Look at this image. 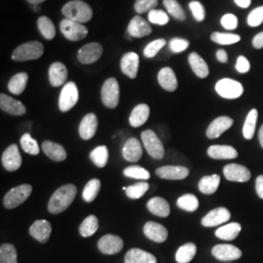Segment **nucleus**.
Instances as JSON below:
<instances>
[{"label":"nucleus","mask_w":263,"mask_h":263,"mask_svg":"<svg viewBox=\"0 0 263 263\" xmlns=\"http://www.w3.org/2000/svg\"><path fill=\"white\" fill-rule=\"evenodd\" d=\"M37 28L43 37L47 40H52L56 36V28L48 17L42 16L37 20Z\"/></svg>","instance_id":"nucleus-38"},{"label":"nucleus","mask_w":263,"mask_h":263,"mask_svg":"<svg viewBox=\"0 0 263 263\" xmlns=\"http://www.w3.org/2000/svg\"><path fill=\"white\" fill-rule=\"evenodd\" d=\"M52 232L51 223L46 219H38L29 228V234L38 242L47 243Z\"/></svg>","instance_id":"nucleus-21"},{"label":"nucleus","mask_w":263,"mask_h":263,"mask_svg":"<svg viewBox=\"0 0 263 263\" xmlns=\"http://www.w3.org/2000/svg\"><path fill=\"white\" fill-rule=\"evenodd\" d=\"M28 76L26 72H20L10 79L8 89L12 94L21 95L26 90L28 85Z\"/></svg>","instance_id":"nucleus-35"},{"label":"nucleus","mask_w":263,"mask_h":263,"mask_svg":"<svg viewBox=\"0 0 263 263\" xmlns=\"http://www.w3.org/2000/svg\"><path fill=\"white\" fill-rule=\"evenodd\" d=\"M2 165L8 172H15L22 166V156L17 144H11L2 154Z\"/></svg>","instance_id":"nucleus-12"},{"label":"nucleus","mask_w":263,"mask_h":263,"mask_svg":"<svg viewBox=\"0 0 263 263\" xmlns=\"http://www.w3.org/2000/svg\"><path fill=\"white\" fill-rule=\"evenodd\" d=\"M255 191L257 196L263 200V175L258 176L255 179Z\"/></svg>","instance_id":"nucleus-57"},{"label":"nucleus","mask_w":263,"mask_h":263,"mask_svg":"<svg viewBox=\"0 0 263 263\" xmlns=\"http://www.w3.org/2000/svg\"><path fill=\"white\" fill-rule=\"evenodd\" d=\"M124 263H157L153 254L141 249H131L125 255Z\"/></svg>","instance_id":"nucleus-30"},{"label":"nucleus","mask_w":263,"mask_h":263,"mask_svg":"<svg viewBox=\"0 0 263 263\" xmlns=\"http://www.w3.org/2000/svg\"><path fill=\"white\" fill-rule=\"evenodd\" d=\"M189 8L191 10L194 19L197 22H203L206 17V11L202 3L199 1H191L189 3Z\"/></svg>","instance_id":"nucleus-54"},{"label":"nucleus","mask_w":263,"mask_h":263,"mask_svg":"<svg viewBox=\"0 0 263 263\" xmlns=\"http://www.w3.org/2000/svg\"><path fill=\"white\" fill-rule=\"evenodd\" d=\"M140 66V57L135 52H129L123 55L120 61L121 71L131 79H135L138 76Z\"/></svg>","instance_id":"nucleus-18"},{"label":"nucleus","mask_w":263,"mask_h":263,"mask_svg":"<svg viewBox=\"0 0 263 263\" xmlns=\"http://www.w3.org/2000/svg\"><path fill=\"white\" fill-rule=\"evenodd\" d=\"M0 263H18L17 250L13 245H1V248H0Z\"/></svg>","instance_id":"nucleus-44"},{"label":"nucleus","mask_w":263,"mask_h":263,"mask_svg":"<svg viewBox=\"0 0 263 263\" xmlns=\"http://www.w3.org/2000/svg\"><path fill=\"white\" fill-rule=\"evenodd\" d=\"M177 206L188 213H193L199 208V200L194 194H184L178 199Z\"/></svg>","instance_id":"nucleus-41"},{"label":"nucleus","mask_w":263,"mask_h":263,"mask_svg":"<svg viewBox=\"0 0 263 263\" xmlns=\"http://www.w3.org/2000/svg\"><path fill=\"white\" fill-rule=\"evenodd\" d=\"M124 243L119 236L106 234L103 236L98 242V248L104 254H118L122 251Z\"/></svg>","instance_id":"nucleus-15"},{"label":"nucleus","mask_w":263,"mask_h":263,"mask_svg":"<svg viewBox=\"0 0 263 263\" xmlns=\"http://www.w3.org/2000/svg\"><path fill=\"white\" fill-rule=\"evenodd\" d=\"M21 146L24 149L26 153H28L30 155H38L39 154V146H38L37 141L34 140L30 134L26 133L23 135V137L21 138Z\"/></svg>","instance_id":"nucleus-46"},{"label":"nucleus","mask_w":263,"mask_h":263,"mask_svg":"<svg viewBox=\"0 0 263 263\" xmlns=\"http://www.w3.org/2000/svg\"><path fill=\"white\" fill-rule=\"evenodd\" d=\"M223 174L227 180L235 182H247L252 178L251 171L240 164H228L223 168Z\"/></svg>","instance_id":"nucleus-14"},{"label":"nucleus","mask_w":263,"mask_h":263,"mask_svg":"<svg viewBox=\"0 0 263 263\" xmlns=\"http://www.w3.org/2000/svg\"><path fill=\"white\" fill-rule=\"evenodd\" d=\"M209 157L216 160L235 159L238 151L231 145H212L208 148Z\"/></svg>","instance_id":"nucleus-27"},{"label":"nucleus","mask_w":263,"mask_h":263,"mask_svg":"<svg viewBox=\"0 0 263 263\" xmlns=\"http://www.w3.org/2000/svg\"><path fill=\"white\" fill-rule=\"evenodd\" d=\"M166 43H167L166 40L163 38H159V39L152 41L149 44H147L146 47L144 48L143 56L147 59L154 58L159 53L160 50L163 49V47L166 45Z\"/></svg>","instance_id":"nucleus-49"},{"label":"nucleus","mask_w":263,"mask_h":263,"mask_svg":"<svg viewBox=\"0 0 263 263\" xmlns=\"http://www.w3.org/2000/svg\"><path fill=\"white\" fill-rule=\"evenodd\" d=\"M156 176L167 180H181L189 176V170L184 166H163L155 171Z\"/></svg>","instance_id":"nucleus-16"},{"label":"nucleus","mask_w":263,"mask_h":263,"mask_svg":"<svg viewBox=\"0 0 263 263\" xmlns=\"http://www.w3.org/2000/svg\"><path fill=\"white\" fill-rule=\"evenodd\" d=\"M233 119L228 116H219L216 118L208 127L206 135L211 140L219 138L224 132L229 130L233 126Z\"/></svg>","instance_id":"nucleus-17"},{"label":"nucleus","mask_w":263,"mask_h":263,"mask_svg":"<svg viewBox=\"0 0 263 263\" xmlns=\"http://www.w3.org/2000/svg\"><path fill=\"white\" fill-rule=\"evenodd\" d=\"M66 19L77 23H88L93 18V10L89 4L82 0H71L66 3L62 9Z\"/></svg>","instance_id":"nucleus-2"},{"label":"nucleus","mask_w":263,"mask_h":263,"mask_svg":"<svg viewBox=\"0 0 263 263\" xmlns=\"http://www.w3.org/2000/svg\"><path fill=\"white\" fill-rule=\"evenodd\" d=\"M247 23L252 28L260 26L263 23V6H258L253 10L248 16Z\"/></svg>","instance_id":"nucleus-51"},{"label":"nucleus","mask_w":263,"mask_h":263,"mask_svg":"<svg viewBox=\"0 0 263 263\" xmlns=\"http://www.w3.org/2000/svg\"><path fill=\"white\" fill-rule=\"evenodd\" d=\"M216 59L218 60V62H220L222 64L226 63L228 60V55H227L226 50H223V49L217 50L216 51Z\"/></svg>","instance_id":"nucleus-59"},{"label":"nucleus","mask_w":263,"mask_h":263,"mask_svg":"<svg viewBox=\"0 0 263 263\" xmlns=\"http://www.w3.org/2000/svg\"><path fill=\"white\" fill-rule=\"evenodd\" d=\"M189 47V41L183 38H173L169 42V48L171 52L174 54H179L185 51Z\"/></svg>","instance_id":"nucleus-53"},{"label":"nucleus","mask_w":263,"mask_h":263,"mask_svg":"<svg viewBox=\"0 0 263 263\" xmlns=\"http://www.w3.org/2000/svg\"><path fill=\"white\" fill-rule=\"evenodd\" d=\"M151 114V108L147 104H140L134 107L129 117V122L132 127L139 128L146 123Z\"/></svg>","instance_id":"nucleus-28"},{"label":"nucleus","mask_w":263,"mask_h":263,"mask_svg":"<svg viewBox=\"0 0 263 263\" xmlns=\"http://www.w3.org/2000/svg\"><path fill=\"white\" fill-rule=\"evenodd\" d=\"M32 192L30 184H22L12 188L3 199V205L6 209H15L28 200Z\"/></svg>","instance_id":"nucleus-5"},{"label":"nucleus","mask_w":263,"mask_h":263,"mask_svg":"<svg viewBox=\"0 0 263 263\" xmlns=\"http://www.w3.org/2000/svg\"><path fill=\"white\" fill-rule=\"evenodd\" d=\"M222 263H231V262H222Z\"/></svg>","instance_id":"nucleus-64"},{"label":"nucleus","mask_w":263,"mask_h":263,"mask_svg":"<svg viewBox=\"0 0 263 263\" xmlns=\"http://www.w3.org/2000/svg\"><path fill=\"white\" fill-rule=\"evenodd\" d=\"M37 5H33V10L34 11H39V8H37Z\"/></svg>","instance_id":"nucleus-63"},{"label":"nucleus","mask_w":263,"mask_h":263,"mask_svg":"<svg viewBox=\"0 0 263 263\" xmlns=\"http://www.w3.org/2000/svg\"><path fill=\"white\" fill-rule=\"evenodd\" d=\"M143 233L155 243H164L168 239L167 228L154 221H147L143 226Z\"/></svg>","instance_id":"nucleus-19"},{"label":"nucleus","mask_w":263,"mask_h":263,"mask_svg":"<svg viewBox=\"0 0 263 263\" xmlns=\"http://www.w3.org/2000/svg\"><path fill=\"white\" fill-rule=\"evenodd\" d=\"M231 217L228 209L224 207L216 208L209 212L201 220V224L204 227H215L227 222Z\"/></svg>","instance_id":"nucleus-13"},{"label":"nucleus","mask_w":263,"mask_h":263,"mask_svg":"<svg viewBox=\"0 0 263 263\" xmlns=\"http://www.w3.org/2000/svg\"><path fill=\"white\" fill-rule=\"evenodd\" d=\"M67 76V68L61 62H55L49 67V81L53 87H60L65 84Z\"/></svg>","instance_id":"nucleus-24"},{"label":"nucleus","mask_w":263,"mask_h":263,"mask_svg":"<svg viewBox=\"0 0 263 263\" xmlns=\"http://www.w3.org/2000/svg\"><path fill=\"white\" fill-rule=\"evenodd\" d=\"M0 108L2 111L14 116H21L27 112V108L22 102L5 94L0 95Z\"/></svg>","instance_id":"nucleus-23"},{"label":"nucleus","mask_w":263,"mask_h":263,"mask_svg":"<svg viewBox=\"0 0 263 263\" xmlns=\"http://www.w3.org/2000/svg\"><path fill=\"white\" fill-rule=\"evenodd\" d=\"M221 26L227 30H233L238 27V19L233 14H226L221 18Z\"/></svg>","instance_id":"nucleus-55"},{"label":"nucleus","mask_w":263,"mask_h":263,"mask_svg":"<svg viewBox=\"0 0 263 263\" xmlns=\"http://www.w3.org/2000/svg\"><path fill=\"white\" fill-rule=\"evenodd\" d=\"M169 16L167 13H165L162 10H151L148 13V21L154 24V25H159V26H165L169 23Z\"/></svg>","instance_id":"nucleus-50"},{"label":"nucleus","mask_w":263,"mask_h":263,"mask_svg":"<svg viewBox=\"0 0 263 263\" xmlns=\"http://www.w3.org/2000/svg\"><path fill=\"white\" fill-rule=\"evenodd\" d=\"M141 141L144 148L154 159L161 160L165 156V148L157 135L152 130L141 133Z\"/></svg>","instance_id":"nucleus-4"},{"label":"nucleus","mask_w":263,"mask_h":263,"mask_svg":"<svg viewBox=\"0 0 263 263\" xmlns=\"http://www.w3.org/2000/svg\"><path fill=\"white\" fill-rule=\"evenodd\" d=\"M89 157L98 168H104L108 161V149L105 145L98 146L92 151Z\"/></svg>","instance_id":"nucleus-39"},{"label":"nucleus","mask_w":263,"mask_h":263,"mask_svg":"<svg viewBox=\"0 0 263 263\" xmlns=\"http://www.w3.org/2000/svg\"><path fill=\"white\" fill-rule=\"evenodd\" d=\"M77 187L74 184H65L58 188L50 198L48 211L53 215H59L65 212L76 199Z\"/></svg>","instance_id":"nucleus-1"},{"label":"nucleus","mask_w":263,"mask_h":263,"mask_svg":"<svg viewBox=\"0 0 263 263\" xmlns=\"http://www.w3.org/2000/svg\"><path fill=\"white\" fill-rule=\"evenodd\" d=\"M158 5V0H136L135 10L138 14L151 12Z\"/></svg>","instance_id":"nucleus-52"},{"label":"nucleus","mask_w":263,"mask_h":263,"mask_svg":"<svg viewBox=\"0 0 263 263\" xmlns=\"http://www.w3.org/2000/svg\"><path fill=\"white\" fill-rule=\"evenodd\" d=\"M28 3H30V4H33V5H37L39 3H42V2H44V1H46V0H27Z\"/></svg>","instance_id":"nucleus-62"},{"label":"nucleus","mask_w":263,"mask_h":263,"mask_svg":"<svg viewBox=\"0 0 263 263\" xmlns=\"http://www.w3.org/2000/svg\"><path fill=\"white\" fill-rule=\"evenodd\" d=\"M100 188H101L100 179H93L89 180L82 193V197L85 202L87 203L93 202L100 192Z\"/></svg>","instance_id":"nucleus-42"},{"label":"nucleus","mask_w":263,"mask_h":263,"mask_svg":"<svg viewBox=\"0 0 263 263\" xmlns=\"http://www.w3.org/2000/svg\"><path fill=\"white\" fill-rule=\"evenodd\" d=\"M257 118H258V111L255 108H253L250 112L248 113L246 117L244 126H243V136L248 141L254 138Z\"/></svg>","instance_id":"nucleus-37"},{"label":"nucleus","mask_w":263,"mask_h":263,"mask_svg":"<svg viewBox=\"0 0 263 263\" xmlns=\"http://www.w3.org/2000/svg\"><path fill=\"white\" fill-rule=\"evenodd\" d=\"M188 63L193 72L199 78H206L210 74V69L204 59L197 53H191L188 57Z\"/></svg>","instance_id":"nucleus-32"},{"label":"nucleus","mask_w":263,"mask_h":263,"mask_svg":"<svg viewBox=\"0 0 263 263\" xmlns=\"http://www.w3.org/2000/svg\"><path fill=\"white\" fill-rule=\"evenodd\" d=\"M163 4L173 18L178 21H184L186 19L184 10L177 0H164Z\"/></svg>","instance_id":"nucleus-43"},{"label":"nucleus","mask_w":263,"mask_h":263,"mask_svg":"<svg viewBox=\"0 0 263 263\" xmlns=\"http://www.w3.org/2000/svg\"><path fill=\"white\" fill-rule=\"evenodd\" d=\"M212 254L222 262H230L239 259L242 256V251L233 245L220 244L213 248Z\"/></svg>","instance_id":"nucleus-11"},{"label":"nucleus","mask_w":263,"mask_h":263,"mask_svg":"<svg viewBox=\"0 0 263 263\" xmlns=\"http://www.w3.org/2000/svg\"><path fill=\"white\" fill-rule=\"evenodd\" d=\"M215 89L221 98L227 100H235L244 93L243 85L230 78H223L217 81Z\"/></svg>","instance_id":"nucleus-6"},{"label":"nucleus","mask_w":263,"mask_h":263,"mask_svg":"<svg viewBox=\"0 0 263 263\" xmlns=\"http://www.w3.org/2000/svg\"><path fill=\"white\" fill-rule=\"evenodd\" d=\"M234 1L236 4L241 8H248L252 3V0H234Z\"/></svg>","instance_id":"nucleus-60"},{"label":"nucleus","mask_w":263,"mask_h":263,"mask_svg":"<svg viewBox=\"0 0 263 263\" xmlns=\"http://www.w3.org/2000/svg\"><path fill=\"white\" fill-rule=\"evenodd\" d=\"M212 41L219 45H231L235 44L241 40V36L234 33H226V32H213L211 35Z\"/></svg>","instance_id":"nucleus-45"},{"label":"nucleus","mask_w":263,"mask_h":263,"mask_svg":"<svg viewBox=\"0 0 263 263\" xmlns=\"http://www.w3.org/2000/svg\"><path fill=\"white\" fill-rule=\"evenodd\" d=\"M124 175L128 178L132 179H142L146 180L151 178V173L144 168H141L140 166H130L124 170Z\"/></svg>","instance_id":"nucleus-48"},{"label":"nucleus","mask_w":263,"mask_h":263,"mask_svg":"<svg viewBox=\"0 0 263 263\" xmlns=\"http://www.w3.org/2000/svg\"><path fill=\"white\" fill-rule=\"evenodd\" d=\"M98 117L95 113H89L85 115L79 125V135L84 141L91 140L98 130Z\"/></svg>","instance_id":"nucleus-22"},{"label":"nucleus","mask_w":263,"mask_h":263,"mask_svg":"<svg viewBox=\"0 0 263 263\" xmlns=\"http://www.w3.org/2000/svg\"><path fill=\"white\" fill-rule=\"evenodd\" d=\"M147 210L154 216L168 217L171 213V208L167 200L162 197L151 198L147 202Z\"/></svg>","instance_id":"nucleus-29"},{"label":"nucleus","mask_w":263,"mask_h":263,"mask_svg":"<svg viewBox=\"0 0 263 263\" xmlns=\"http://www.w3.org/2000/svg\"><path fill=\"white\" fill-rule=\"evenodd\" d=\"M127 32L134 38H141L148 36L152 32L151 25L141 16H135L129 23Z\"/></svg>","instance_id":"nucleus-20"},{"label":"nucleus","mask_w":263,"mask_h":263,"mask_svg":"<svg viewBox=\"0 0 263 263\" xmlns=\"http://www.w3.org/2000/svg\"><path fill=\"white\" fill-rule=\"evenodd\" d=\"M79 100L78 88L74 82H67L62 89L59 98V108L63 112H67L76 106Z\"/></svg>","instance_id":"nucleus-8"},{"label":"nucleus","mask_w":263,"mask_h":263,"mask_svg":"<svg viewBox=\"0 0 263 263\" xmlns=\"http://www.w3.org/2000/svg\"><path fill=\"white\" fill-rule=\"evenodd\" d=\"M197 253V246L194 243H186L179 247L176 253V260L178 263H189Z\"/></svg>","instance_id":"nucleus-36"},{"label":"nucleus","mask_w":263,"mask_h":263,"mask_svg":"<svg viewBox=\"0 0 263 263\" xmlns=\"http://www.w3.org/2000/svg\"><path fill=\"white\" fill-rule=\"evenodd\" d=\"M220 183V177L218 175H212V176H205L199 180L198 188L199 191L206 195L215 194Z\"/></svg>","instance_id":"nucleus-33"},{"label":"nucleus","mask_w":263,"mask_h":263,"mask_svg":"<svg viewBox=\"0 0 263 263\" xmlns=\"http://www.w3.org/2000/svg\"><path fill=\"white\" fill-rule=\"evenodd\" d=\"M253 45L255 49H262L263 48V31L257 33L253 39Z\"/></svg>","instance_id":"nucleus-58"},{"label":"nucleus","mask_w":263,"mask_h":263,"mask_svg":"<svg viewBox=\"0 0 263 263\" xmlns=\"http://www.w3.org/2000/svg\"><path fill=\"white\" fill-rule=\"evenodd\" d=\"M99 228V220L96 216H87L79 227V233L82 237H91L94 235Z\"/></svg>","instance_id":"nucleus-40"},{"label":"nucleus","mask_w":263,"mask_h":263,"mask_svg":"<svg viewBox=\"0 0 263 263\" xmlns=\"http://www.w3.org/2000/svg\"><path fill=\"white\" fill-rule=\"evenodd\" d=\"M157 79L160 86L168 92H175L178 89V79L171 67L167 66L160 69Z\"/></svg>","instance_id":"nucleus-25"},{"label":"nucleus","mask_w":263,"mask_h":263,"mask_svg":"<svg viewBox=\"0 0 263 263\" xmlns=\"http://www.w3.org/2000/svg\"><path fill=\"white\" fill-rule=\"evenodd\" d=\"M148 188H149V184L147 182L141 181L127 187V190L125 192H126V195L130 199H140L146 193Z\"/></svg>","instance_id":"nucleus-47"},{"label":"nucleus","mask_w":263,"mask_h":263,"mask_svg":"<svg viewBox=\"0 0 263 263\" xmlns=\"http://www.w3.org/2000/svg\"><path fill=\"white\" fill-rule=\"evenodd\" d=\"M102 101L108 108H115L119 104L120 88L118 81L115 78H108L102 87Z\"/></svg>","instance_id":"nucleus-7"},{"label":"nucleus","mask_w":263,"mask_h":263,"mask_svg":"<svg viewBox=\"0 0 263 263\" xmlns=\"http://www.w3.org/2000/svg\"><path fill=\"white\" fill-rule=\"evenodd\" d=\"M104 53V48L97 42L85 44L80 48L77 54L78 61L83 65H91L98 62Z\"/></svg>","instance_id":"nucleus-10"},{"label":"nucleus","mask_w":263,"mask_h":263,"mask_svg":"<svg viewBox=\"0 0 263 263\" xmlns=\"http://www.w3.org/2000/svg\"><path fill=\"white\" fill-rule=\"evenodd\" d=\"M60 28L64 36L70 41H79L88 35V28L82 24L71 20H62Z\"/></svg>","instance_id":"nucleus-9"},{"label":"nucleus","mask_w":263,"mask_h":263,"mask_svg":"<svg viewBox=\"0 0 263 263\" xmlns=\"http://www.w3.org/2000/svg\"><path fill=\"white\" fill-rule=\"evenodd\" d=\"M258 140H259V143H260V145L263 148V124L262 126L260 127V129H259V132H258Z\"/></svg>","instance_id":"nucleus-61"},{"label":"nucleus","mask_w":263,"mask_h":263,"mask_svg":"<svg viewBox=\"0 0 263 263\" xmlns=\"http://www.w3.org/2000/svg\"><path fill=\"white\" fill-rule=\"evenodd\" d=\"M43 152L50 158L56 162H62L66 159V151L61 144L54 141H45L42 143Z\"/></svg>","instance_id":"nucleus-31"},{"label":"nucleus","mask_w":263,"mask_h":263,"mask_svg":"<svg viewBox=\"0 0 263 263\" xmlns=\"http://www.w3.org/2000/svg\"><path fill=\"white\" fill-rule=\"evenodd\" d=\"M236 69L239 73H247L251 69V64L249 60L244 56L238 57L236 63Z\"/></svg>","instance_id":"nucleus-56"},{"label":"nucleus","mask_w":263,"mask_h":263,"mask_svg":"<svg viewBox=\"0 0 263 263\" xmlns=\"http://www.w3.org/2000/svg\"><path fill=\"white\" fill-rule=\"evenodd\" d=\"M241 230H242V226L240 223L231 222V223H228V224L217 228L215 235L220 240L232 241L238 237Z\"/></svg>","instance_id":"nucleus-34"},{"label":"nucleus","mask_w":263,"mask_h":263,"mask_svg":"<svg viewBox=\"0 0 263 263\" xmlns=\"http://www.w3.org/2000/svg\"><path fill=\"white\" fill-rule=\"evenodd\" d=\"M123 157L125 160L136 163L142 156L141 143L136 138H131L124 144L122 149Z\"/></svg>","instance_id":"nucleus-26"},{"label":"nucleus","mask_w":263,"mask_h":263,"mask_svg":"<svg viewBox=\"0 0 263 263\" xmlns=\"http://www.w3.org/2000/svg\"><path fill=\"white\" fill-rule=\"evenodd\" d=\"M44 53L42 43L29 41L16 48L12 53V60L15 62H28L37 60Z\"/></svg>","instance_id":"nucleus-3"}]
</instances>
